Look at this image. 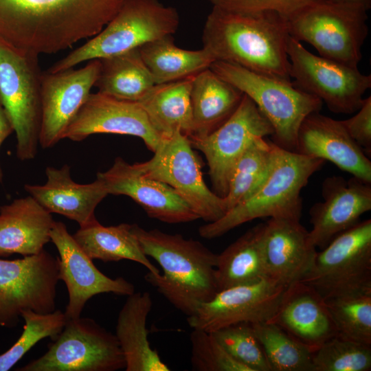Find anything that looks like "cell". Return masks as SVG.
I'll return each instance as SVG.
<instances>
[{
    "instance_id": "1",
    "label": "cell",
    "mask_w": 371,
    "mask_h": 371,
    "mask_svg": "<svg viewBox=\"0 0 371 371\" xmlns=\"http://www.w3.org/2000/svg\"><path fill=\"white\" fill-rule=\"evenodd\" d=\"M126 0H0V42L55 54L99 33Z\"/></svg>"
},
{
    "instance_id": "2",
    "label": "cell",
    "mask_w": 371,
    "mask_h": 371,
    "mask_svg": "<svg viewBox=\"0 0 371 371\" xmlns=\"http://www.w3.org/2000/svg\"><path fill=\"white\" fill-rule=\"evenodd\" d=\"M287 19L271 11L240 12L212 7L202 41L215 61L291 81Z\"/></svg>"
},
{
    "instance_id": "3",
    "label": "cell",
    "mask_w": 371,
    "mask_h": 371,
    "mask_svg": "<svg viewBox=\"0 0 371 371\" xmlns=\"http://www.w3.org/2000/svg\"><path fill=\"white\" fill-rule=\"evenodd\" d=\"M132 230L144 254L163 270L162 274L148 272L146 281L177 309L190 316L216 294L217 254L199 241L179 234L146 230L137 224L132 225Z\"/></svg>"
},
{
    "instance_id": "4",
    "label": "cell",
    "mask_w": 371,
    "mask_h": 371,
    "mask_svg": "<svg viewBox=\"0 0 371 371\" xmlns=\"http://www.w3.org/2000/svg\"><path fill=\"white\" fill-rule=\"evenodd\" d=\"M324 161L275 144L272 168L263 185L219 220L201 226L199 235L207 239L218 238L245 223L260 218L300 219V192Z\"/></svg>"
},
{
    "instance_id": "5",
    "label": "cell",
    "mask_w": 371,
    "mask_h": 371,
    "mask_svg": "<svg viewBox=\"0 0 371 371\" xmlns=\"http://www.w3.org/2000/svg\"><path fill=\"white\" fill-rule=\"evenodd\" d=\"M210 68L254 102L273 128V143L295 152L300 125L309 114L321 110L323 102L320 99L298 89L292 81L235 64L216 60Z\"/></svg>"
},
{
    "instance_id": "6",
    "label": "cell",
    "mask_w": 371,
    "mask_h": 371,
    "mask_svg": "<svg viewBox=\"0 0 371 371\" xmlns=\"http://www.w3.org/2000/svg\"><path fill=\"white\" fill-rule=\"evenodd\" d=\"M179 17L175 8L158 0H126L96 35L54 63L47 71L74 68L93 59H102L139 48L144 44L172 35Z\"/></svg>"
},
{
    "instance_id": "7",
    "label": "cell",
    "mask_w": 371,
    "mask_h": 371,
    "mask_svg": "<svg viewBox=\"0 0 371 371\" xmlns=\"http://www.w3.org/2000/svg\"><path fill=\"white\" fill-rule=\"evenodd\" d=\"M367 12L359 5L320 0L287 19L289 34L322 57L358 67L368 34Z\"/></svg>"
},
{
    "instance_id": "8",
    "label": "cell",
    "mask_w": 371,
    "mask_h": 371,
    "mask_svg": "<svg viewBox=\"0 0 371 371\" xmlns=\"http://www.w3.org/2000/svg\"><path fill=\"white\" fill-rule=\"evenodd\" d=\"M38 56L0 42V100L16 136V155L34 159L41 123V75Z\"/></svg>"
},
{
    "instance_id": "9",
    "label": "cell",
    "mask_w": 371,
    "mask_h": 371,
    "mask_svg": "<svg viewBox=\"0 0 371 371\" xmlns=\"http://www.w3.org/2000/svg\"><path fill=\"white\" fill-rule=\"evenodd\" d=\"M126 363L115 335L94 319H67L42 356L18 371H116Z\"/></svg>"
},
{
    "instance_id": "10",
    "label": "cell",
    "mask_w": 371,
    "mask_h": 371,
    "mask_svg": "<svg viewBox=\"0 0 371 371\" xmlns=\"http://www.w3.org/2000/svg\"><path fill=\"white\" fill-rule=\"evenodd\" d=\"M135 164L145 177L170 186L199 218L212 223L227 212L225 198L205 184L201 162L188 137L180 132L162 139L151 159Z\"/></svg>"
},
{
    "instance_id": "11",
    "label": "cell",
    "mask_w": 371,
    "mask_h": 371,
    "mask_svg": "<svg viewBox=\"0 0 371 371\" xmlns=\"http://www.w3.org/2000/svg\"><path fill=\"white\" fill-rule=\"evenodd\" d=\"M301 281L324 299L371 288V219L359 221L317 251Z\"/></svg>"
},
{
    "instance_id": "12",
    "label": "cell",
    "mask_w": 371,
    "mask_h": 371,
    "mask_svg": "<svg viewBox=\"0 0 371 371\" xmlns=\"http://www.w3.org/2000/svg\"><path fill=\"white\" fill-rule=\"evenodd\" d=\"M293 84L325 103L335 113L352 114L371 87V75L358 67L315 55L290 36L287 44Z\"/></svg>"
},
{
    "instance_id": "13",
    "label": "cell",
    "mask_w": 371,
    "mask_h": 371,
    "mask_svg": "<svg viewBox=\"0 0 371 371\" xmlns=\"http://www.w3.org/2000/svg\"><path fill=\"white\" fill-rule=\"evenodd\" d=\"M59 280L58 258L45 249L23 258H0V326H16L25 310L54 311Z\"/></svg>"
},
{
    "instance_id": "14",
    "label": "cell",
    "mask_w": 371,
    "mask_h": 371,
    "mask_svg": "<svg viewBox=\"0 0 371 371\" xmlns=\"http://www.w3.org/2000/svg\"><path fill=\"white\" fill-rule=\"evenodd\" d=\"M273 128L254 102L244 94L234 113L208 135L189 139L192 148L203 153L213 191L225 197L234 168L249 145L257 137L271 136Z\"/></svg>"
},
{
    "instance_id": "15",
    "label": "cell",
    "mask_w": 371,
    "mask_h": 371,
    "mask_svg": "<svg viewBox=\"0 0 371 371\" xmlns=\"http://www.w3.org/2000/svg\"><path fill=\"white\" fill-rule=\"evenodd\" d=\"M286 287L267 278L255 283L225 289L187 317L188 324L192 329L214 332L238 323L269 321Z\"/></svg>"
},
{
    "instance_id": "16",
    "label": "cell",
    "mask_w": 371,
    "mask_h": 371,
    "mask_svg": "<svg viewBox=\"0 0 371 371\" xmlns=\"http://www.w3.org/2000/svg\"><path fill=\"white\" fill-rule=\"evenodd\" d=\"M100 69V59L82 68L41 75V123L39 144L43 148L56 145L86 102Z\"/></svg>"
},
{
    "instance_id": "17",
    "label": "cell",
    "mask_w": 371,
    "mask_h": 371,
    "mask_svg": "<svg viewBox=\"0 0 371 371\" xmlns=\"http://www.w3.org/2000/svg\"><path fill=\"white\" fill-rule=\"evenodd\" d=\"M50 241L59 254V280L67 289L69 299L64 312L67 319L80 317L87 301L95 295L113 293L128 296L135 292L134 285L124 278H111L99 271L63 223L54 222Z\"/></svg>"
},
{
    "instance_id": "18",
    "label": "cell",
    "mask_w": 371,
    "mask_h": 371,
    "mask_svg": "<svg viewBox=\"0 0 371 371\" xmlns=\"http://www.w3.org/2000/svg\"><path fill=\"white\" fill-rule=\"evenodd\" d=\"M113 133L141 138L153 153L162 138L138 102L91 93L66 129L63 139L80 142L91 135Z\"/></svg>"
},
{
    "instance_id": "19",
    "label": "cell",
    "mask_w": 371,
    "mask_h": 371,
    "mask_svg": "<svg viewBox=\"0 0 371 371\" xmlns=\"http://www.w3.org/2000/svg\"><path fill=\"white\" fill-rule=\"evenodd\" d=\"M109 194L125 195L139 204L150 218L177 224L199 219L188 203L168 185L145 177L135 164L117 157L105 172H98Z\"/></svg>"
},
{
    "instance_id": "20",
    "label": "cell",
    "mask_w": 371,
    "mask_h": 371,
    "mask_svg": "<svg viewBox=\"0 0 371 371\" xmlns=\"http://www.w3.org/2000/svg\"><path fill=\"white\" fill-rule=\"evenodd\" d=\"M322 194L323 201L310 210L308 231L311 243L321 249L371 210V184L355 177L331 176L324 180Z\"/></svg>"
},
{
    "instance_id": "21",
    "label": "cell",
    "mask_w": 371,
    "mask_h": 371,
    "mask_svg": "<svg viewBox=\"0 0 371 371\" xmlns=\"http://www.w3.org/2000/svg\"><path fill=\"white\" fill-rule=\"evenodd\" d=\"M296 153L329 161L340 170L371 184L370 157L348 135L340 120L315 112L299 128Z\"/></svg>"
},
{
    "instance_id": "22",
    "label": "cell",
    "mask_w": 371,
    "mask_h": 371,
    "mask_svg": "<svg viewBox=\"0 0 371 371\" xmlns=\"http://www.w3.org/2000/svg\"><path fill=\"white\" fill-rule=\"evenodd\" d=\"M299 218H270L265 223L263 253L269 278L289 286L301 281L317 254Z\"/></svg>"
},
{
    "instance_id": "23",
    "label": "cell",
    "mask_w": 371,
    "mask_h": 371,
    "mask_svg": "<svg viewBox=\"0 0 371 371\" xmlns=\"http://www.w3.org/2000/svg\"><path fill=\"white\" fill-rule=\"evenodd\" d=\"M268 322L279 326L313 352L337 335L324 298L302 281L287 286L276 311Z\"/></svg>"
},
{
    "instance_id": "24",
    "label": "cell",
    "mask_w": 371,
    "mask_h": 371,
    "mask_svg": "<svg viewBox=\"0 0 371 371\" xmlns=\"http://www.w3.org/2000/svg\"><path fill=\"white\" fill-rule=\"evenodd\" d=\"M46 183L25 184L24 188L49 212L63 215L85 227L98 221L95 210L109 194L101 181L81 184L71 177L70 167L52 166L45 169Z\"/></svg>"
},
{
    "instance_id": "25",
    "label": "cell",
    "mask_w": 371,
    "mask_h": 371,
    "mask_svg": "<svg viewBox=\"0 0 371 371\" xmlns=\"http://www.w3.org/2000/svg\"><path fill=\"white\" fill-rule=\"evenodd\" d=\"M52 214L32 196L0 207V258L41 253L50 241Z\"/></svg>"
},
{
    "instance_id": "26",
    "label": "cell",
    "mask_w": 371,
    "mask_h": 371,
    "mask_svg": "<svg viewBox=\"0 0 371 371\" xmlns=\"http://www.w3.org/2000/svg\"><path fill=\"white\" fill-rule=\"evenodd\" d=\"M147 291L134 292L119 312L115 337L123 353L126 371H169L148 339L146 322L153 307Z\"/></svg>"
},
{
    "instance_id": "27",
    "label": "cell",
    "mask_w": 371,
    "mask_h": 371,
    "mask_svg": "<svg viewBox=\"0 0 371 371\" xmlns=\"http://www.w3.org/2000/svg\"><path fill=\"white\" fill-rule=\"evenodd\" d=\"M243 95L210 68L196 74L190 91L192 126L188 139L204 137L218 128L236 110Z\"/></svg>"
},
{
    "instance_id": "28",
    "label": "cell",
    "mask_w": 371,
    "mask_h": 371,
    "mask_svg": "<svg viewBox=\"0 0 371 371\" xmlns=\"http://www.w3.org/2000/svg\"><path fill=\"white\" fill-rule=\"evenodd\" d=\"M194 76L156 84L138 102L162 139L177 131L190 136L192 126L190 91Z\"/></svg>"
},
{
    "instance_id": "29",
    "label": "cell",
    "mask_w": 371,
    "mask_h": 371,
    "mask_svg": "<svg viewBox=\"0 0 371 371\" xmlns=\"http://www.w3.org/2000/svg\"><path fill=\"white\" fill-rule=\"evenodd\" d=\"M264 229L265 223L255 225L217 254L218 291L269 278L263 253Z\"/></svg>"
},
{
    "instance_id": "30",
    "label": "cell",
    "mask_w": 371,
    "mask_h": 371,
    "mask_svg": "<svg viewBox=\"0 0 371 371\" xmlns=\"http://www.w3.org/2000/svg\"><path fill=\"white\" fill-rule=\"evenodd\" d=\"M72 236L91 260L104 262L129 260L142 265L153 274L160 273L144 254L131 224L106 227L96 221L80 227Z\"/></svg>"
},
{
    "instance_id": "31",
    "label": "cell",
    "mask_w": 371,
    "mask_h": 371,
    "mask_svg": "<svg viewBox=\"0 0 371 371\" xmlns=\"http://www.w3.org/2000/svg\"><path fill=\"white\" fill-rule=\"evenodd\" d=\"M138 49L155 85L196 75L210 68L215 61L204 48L188 50L179 47L175 44L172 35L146 43Z\"/></svg>"
},
{
    "instance_id": "32",
    "label": "cell",
    "mask_w": 371,
    "mask_h": 371,
    "mask_svg": "<svg viewBox=\"0 0 371 371\" xmlns=\"http://www.w3.org/2000/svg\"><path fill=\"white\" fill-rule=\"evenodd\" d=\"M100 60V72L94 85L99 93L139 102L155 85L138 48Z\"/></svg>"
},
{
    "instance_id": "33",
    "label": "cell",
    "mask_w": 371,
    "mask_h": 371,
    "mask_svg": "<svg viewBox=\"0 0 371 371\" xmlns=\"http://www.w3.org/2000/svg\"><path fill=\"white\" fill-rule=\"evenodd\" d=\"M275 144L265 137L256 138L238 160L224 197L229 211L256 192L268 178Z\"/></svg>"
},
{
    "instance_id": "34",
    "label": "cell",
    "mask_w": 371,
    "mask_h": 371,
    "mask_svg": "<svg viewBox=\"0 0 371 371\" xmlns=\"http://www.w3.org/2000/svg\"><path fill=\"white\" fill-rule=\"evenodd\" d=\"M324 300L338 336L371 346V288Z\"/></svg>"
},
{
    "instance_id": "35",
    "label": "cell",
    "mask_w": 371,
    "mask_h": 371,
    "mask_svg": "<svg viewBox=\"0 0 371 371\" xmlns=\"http://www.w3.org/2000/svg\"><path fill=\"white\" fill-rule=\"evenodd\" d=\"M271 371H313V352L277 324H251Z\"/></svg>"
},
{
    "instance_id": "36",
    "label": "cell",
    "mask_w": 371,
    "mask_h": 371,
    "mask_svg": "<svg viewBox=\"0 0 371 371\" xmlns=\"http://www.w3.org/2000/svg\"><path fill=\"white\" fill-rule=\"evenodd\" d=\"M24 326L17 341L0 354V371H8L38 341L47 337L54 340L62 331L67 319L65 313L55 310L49 313L25 310L21 313Z\"/></svg>"
},
{
    "instance_id": "37",
    "label": "cell",
    "mask_w": 371,
    "mask_h": 371,
    "mask_svg": "<svg viewBox=\"0 0 371 371\" xmlns=\"http://www.w3.org/2000/svg\"><path fill=\"white\" fill-rule=\"evenodd\" d=\"M313 371H369L371 346L336 335L312 356Z\"/></svg>"
},
{
    "instance_id": "38",
    "label": "cell",
    "mask_w": 371,
    "mask_h": 371,
    "mask_svg": "<svg viewBox=\"0 0 371 371\" xmlns=\"http://www.w3.org/2000/svg\"><path fill=\"white\" fill-rule=\"evenodd\" d=\"M210 333L233 358L249 371H271L251 324L238 323Z\"/></svg>"
},
{
    "instance_id": "39",
    "label": "cell",
    "mask_w": 371,
    "mask_h": 371,
    "mask_svg": "<svg viewBox=\"0 0 371 371\" xmlns=\"http://www.w3.org/2000/svg\"><path fill=\"white\" fill-rule=\"evenodd\" d=\"M190 339L192 370L249 371L232 357L212 333L192 329Z\"/></svg>"
},
{
    "instance_id": "40",
    "label": "cell",
    "mask_w": 371,
    "mask_h": 371,
    "mask_svg": "<svg viewBox=\"0 0 371 371\" xmlns=\"http://www.w3.org/2000/svg\"><path fill=\"white\" fill-rule=\"evenodd\" d=\"M214 7L223 10L251 12H275L288 19L306 6L320 0H210Z\"/></svg>"
},
{
    "instance_id": "41",
    "label": "cell",
    "mask_w": 371,
    "mask_h": 371,
    "mask_svg": "<svg viewBox=\"0 0 371 371\" xmlns=\"http://www.w3.org/2000/svg\"><path fill=\"white\" fill-rule=\"evenodd\" d=\"M348 119L340 120L352 139L369 157L371 155V96L364 98L361 107Z\"/></svg>"
},
{
    "instance_id": "42",
    "label": "cell",
    "mask_w": 371,
    "mask_h": 371,
    "mask_svg": "<svg viewBox=\"0 0 371 371\" xmlns=\"http://www.w3.org/2000/svg\"><path fill=\"white\" fill-rule=\"evenodd\" d=\"M14 131L9 117L0 100V148L5 139ZM3 173L0 165V182L3 181Z\"/></svg>"
},
{
    "instance_id": "43",
    "label": "cell",
    "mask_w": 371,
    "mask_h": 371,
    "mask_svg": "<svg viewBox=\"0 0 371 371\" xmlns=\"http://www.w3.org/2000/svg\"><path fill=\"white\" fill-rule=\"evenodd\" d=\"M332 1L341 2V3H345L359 5L366 8L368 11V10L371 8V0H332Z\"/></svg>"
}]
</instances>
